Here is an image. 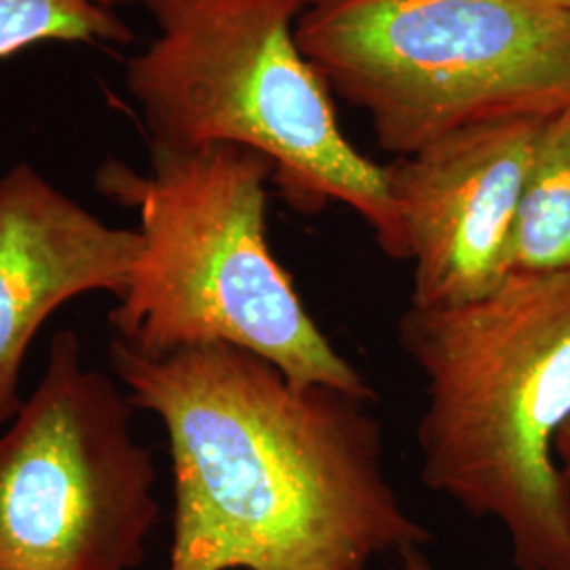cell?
Listing matches in <instances>:
<instances>
[{"mask_svg": "<svg viewBox=\"0 0 570 570\" xmlns=\"http://www.w3.org/2000/svg\"><path fill=\"white\" fill-rule=\"evenodd\" d=\"M110 364L134 407L159 416L174 468L167 570H367L428 548L385 471L370 400L294 385L239 346L144 357L121 341Z\"/></svg>", "mask_w": 570, "mask_h": 570, "instance_id": "6da1fadb", "label": "cell"}, {"mask_svg": "<svg viewBox=\"0 0 570 570\" xmlns=\"http://www.w3.org/2000/svg\"><path fill=\"white\" fill-rule=\"evenodd\" d=\"M400 346L425 379L421 482L494 518L515 570H570V271H510L484 298L407 305Z\"/></svg>", "mask_w": 570, "mask_h": 570, "instance_id": "7a4b0ae2", "label": "cell"}, {"mask_svg": "<svg viewBox=\"0 0 570 570\" xmlns=\"http://www.w3.org/2000/svg\"><path fill=\"white\" fill-rule=\"evenodd\" d=\"M273 164L235 144L150 146V174L119 161L98 190L140 214L142 254L108 315L115 338L144 357L199 345L239 346L294 385L376 391L306 311L266 235Z\"/></svg>", "mask_w": 570, "mask_h": 570, "instance_id": "3957f363", "label": "cell"}, {"mask_svg": "<svg viewBox=\"0 0 570 570\" xmlns=\"http://www.w3.org/2000/svg\"><path fill=\"white\" fill-rule=\"evenodd\" d=\"M142 2L159 35L129 60L125 82L150 146L256 150L294 209L346 205L391 261H407L385 165L346 140L334 94L298 47V0Z\"/></svg>", "mask_w": 570, "mask_h": 570, "instance_id": "277c9868", "label": "cell"}, {"mask_svg": "<svg viewBox=\"0 0 570 570\" xmlns=\"http://www.w3.org/2000/svg\"><path fill=\"white\" fill-rule=\"evenodd\" d=\"M296 41L395 157L570 108V13L543 0H334L301 13Z\"/></svg>", "mask_w": 570, "mask_h": 570, "instance_id": "5b68a950", "label": "cell"}, {"mask_svg": "<svg viewBox=\"0 0 570 570\" xmlns=\"http://www.w3.org/2000/svg\"><path fill=\"white\" fill-rule=\"evenodd\" d=\"M131 402L53 334L41 383L0 435V570H134L159 522Z\"/></svg>", "mask_w": 570, "mask_h": 570, "instance_id": "8992f818", "label": "cell"}, {"mask_svg": "<svg viewBox=\"0 0 570 570\" xmlns=\"http://www.w3.org/2000/svg\"><path fill=\"white\" fill-rule=\"evenodd\" d=\"M543 122L520 117L469 125L385 165L414 265L410 305H463L508 277Z\"/></svg>", "mask_w": 570, "mask_h": 570, "instance_id": "52a82bcc", "label": "cell"}, {"mask_svg": "<svg viewBox=\"0 0 570 570\" xmlns=\"http://www.w3.org/2000/svg\"><path fill=\"white\" fill-rule=\"evenodd\" d=\"M140 254V230L106 225L32 165L0 176V425L23 406L21 364L49 315L89 292L121 298Z\"/></svg>", "mask_w": 570, "mask_h": 570, "instance_id": "ba28073f", "label": "cell"}, {"mask_svg": "<svg viewBox=\"0 0 570 570\" xmlns=\"http://www.w3.org/2000/svg\"><path fill=\"white\" fill-rule=\"evenodd\" d=\"M510 271H570V108L541 127L513 228Z\"/></svg>", "mask_w": 570, "mask_h": 570, "instance_id": "9c48e42d", "label": "cell"}, {"mask_svg": "<svg viewBox=\"0 0 570 570\" xmlns=\"http://www.w3.org/2000/svg\"><path fill=\"white\" fill-rule=\"evenodd\" d=\"M131 0H0V60L45 41L129 42Z\"/></svg>", "mask_w": 570, "mask_h": 570, "instance_id": "30bf717a", "label": "cell"}, {"mask_svg": "<svg viewBox=\"0 0 570 570\" xmlns=\"http://www.w3.org/2000/svg\"><path fill=\"white\" fill-rule=\"evenodd\" d=\"M395 570H440L428 556L425 548H406L397 553Z\"/></svg>", "mask_w": 570, "mask_h": 570, "instance_id": "8fae6325", "label": "cell"}, {"mask_svg": "<svg viewBox=\"0 0 570 570\" xmlns=\"http://www.w3.org/2000/svg\"><path fill=\"white\" fill-rule=\"evenodd\" d=\"M553 454H556L562 471L570 478V421L564 428L560 429V433L553 442Z\"/></svg>", "mask_w": 570, "mask_h": 570, "instance_id": "7c38bea8", "label": "cell"}, {"mask_svg": "<svg viewBox=\"0 0 570 570\" xmlns=\"http://www.w3.org/2000/svg\"><path fill=\"white\" fill-rule=\"evenodd\" d=\"M305 9H311V7H317V4H326V2H334V0H298Z\"/></svg>", "mask_w": 570, "mask_h": 570, "instance_id": "4fadbf2b", "label": "cell"}, {"mask_svg": "<svg viewBox=\"0 0 570 570\" xmlns=\"http://www.w3.org/2000/svg\"><path fill=\"white\" fill-rule=\"evenodd\" d=\"M543 2H550L553 7H560L570 13V0H543Z\"/></svg>", "mask_w": 570, "mask_h": 570, "instance_id": "5bb4252c", "label": "cell"}]
</instances>
